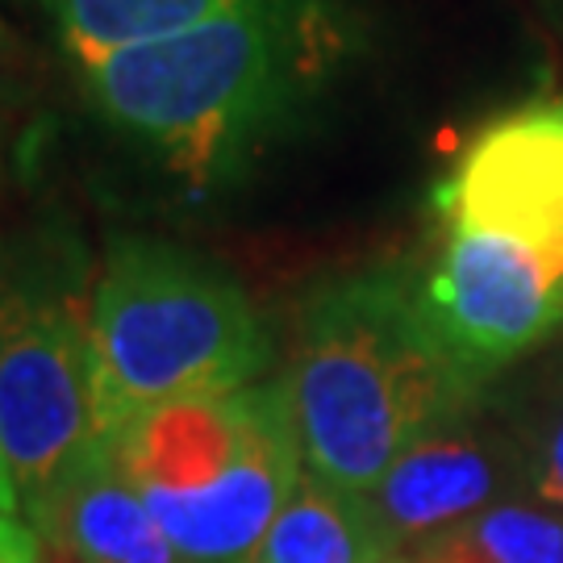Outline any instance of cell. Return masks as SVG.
<instances>
[{
  "instance_id": "cell-1",
  "label": "cell",
  "mask_w": 563,
  "mask_h": 563,
  "mask_svg": "<svg viewBox=\"0 0 563 563\" xmlns=\"http://www.w3.org/2000/svg\"><path fill=\"white\" fill-rule=\"evenodd\" d=\"M339 59L330 0H251L172 38L67 63L104 125L205 192L260 159Z\"/></svg>"
},
{
  "instance_id": "cell-2",
  "label": "cell",
  "mask_w": 563,
  "mask_h": 563,
  "mask_svg": "<svg viewBox=\"0 0 563 563\" xmlns=\"http://www.w3.org/2000/svg\"><path fill=\"white\" fill-rule=\"evenodd\" d=\"M481 376L401 272H355L301 301L284 376L305 472L367 497L413 443L467 422Z\"/></svg>"
},
{
  "instance_id": "cell-3",
  "label": "cell",
  "mask_w": 563,
  "mask_h": 563,
  "mask_svg": "<svg viewBox=\"0 0 563 563\" xmlns=\"http://www.w3.org/2000/svg\"><path fill=\"white\" fill-rule=\"evenodd\" d=\"M113 451L188 563H255L305 472L284 380L146 409Z\"/></svg>"
},
{
  "instance_id": "cell-4",
  "label": "cell",
  "mask_w": 563,
  "mask_h": 563,
  "mask_svg": "<svg viewBox=\"0 0 563 563\" xmlns=\"http://www.w3.org/2000/svg\"><path fill=\"white\" fill-rule=\"evenodd\" d=\"M92 342L109 430L159 405L246 388L267 363L260 313L222 263L139 234L104 246Z\"/></svg>"
},
{
  "instance_id": "cell-5",
  "label": "cell",
  "mask_w": 563,
  "mask_h": 563,
  "mask_svg": "<svg viewBox=\"0 0 563 563\" xmlns=\"http://www.w3.org/2000/svg\"><path fill=\"white\" fill-rule=\"evenodd\" d=\"M113 439L92 342V272L63 230L0 246V460L21 509Z\"/></svg>"
},
{
  "instance_id": "cell-6",
  "label": "cell",
  "mask_w": 563,
  "mask_h": 563,
  "mask_svg": "<svg viewBox=\"0 0 563 563\" xmlns=\"http://www.w3.org/2000/svg\"><path fill=\"white\" fill-rule=\"evenodd\" d=\"M422 305L455 360L484 380L563 325V246L451 230Z\"/></svg>"
},
{
  "instance_id": "cell-7",
  "label": "cell",
  "mask_w": 563,
  "mask_h": 563,
  "mask_svg": "<svg viewBox=\"0 0 563 563\" xmlns=\"http://www.w3.org/2000/svg\"><path fill=\"white\" fill-rule=\"evenodd\" d=\"M446 230L563 246V97L488 121L434 192Z\"/></svg>"
},
{
  "instance_id": "cell-8",
  "label": "cell",
  "mask_w": 563,
  "mask_h": 563,
  "mask_svg": "<svg viewBox=\"0 0 563 563\" xmlns=\"http://www.w3.org/2000/svg\"><path fill=\"white\" fill-rule=\"evenodd\" d=\"M522 472L526 460L501 439L455 422L409 446L363 501L393 560L401 563L418 547L467 526L488 505L514 497Z\"/></svg>"
},
{
  "instance_id": "cell-9",
  "label": "cell",
  "mask_w": 563,
  "mask_h": 563,
  "mask_svg": "<svg viewBox=\"0 0 563 563\" xmlns=\"http://www.w3.org/2000/svg\"><path fill=\"white\" fill-rule=\"evenodd\" d=\"M42 555L59 563H188L125 476L113 439L21 509Z\"/></svg>"
},
{
  "instance_id": "cell-10",
  "label": "cell",
  "mask_w": 563,
  "mask_h": 563,
  "mask_svg": "<svg viewBox=\"0 0 563 563\" xmlns=\"http://www.w3.org/2000/svg\"><path fill=\"white\" fill-rule=\"evenodd\" d=\"M255 563H397L363 497L301 472Z\"/></svg>"
},
{
  "instance_id": "cell-11",
  "label": "cell",
  "mask_w": 563,
  "mask_h": 563,
  "mask_svg": "<svg viewBox=\"0 0 563 563\" xmlns=\"http://www.w3.org/2000/svg\"><path fill=\"white\" fill-rule=\"evenodd\" d=\"M21 4H30L59 34L67 59H84L197 30L251 0H21Z\"/></svg>"
},
{
  "instance_id": "cell-12",
  "label": "cell",
  "mask_w": 563,
  "mask_h": 563,
  "mask_svg": "<svg viewBox=\"0 0 563 563\" xmlns=\"http://www.w3.org/2000/svg\"><path fill=\"white\" fill-rule=\"evenodd\" d=\"M460 530L488 563H563V509L543 497H505Z\"/></svg>"
},
{
  "instance_id": "cell-13",
  "label": "cell",
  "mask_w": 563,
  "mask_h": 563,
  "mask_svg": "<svg viewBox=\"0 0 563 563\" xmlns=\"http://www.w3.org/2000/svg\"><path fill=\"white\" fill-rule=\"evenodd\" d=\"M526 481L534 484L543 501L563 509V397L534 426V439L526 451Z\"/></svg>"
},
{
  "instance_id": "cell-14",
  "label": "cell",
  "mask_w": 563,
  "mask_h": 563,
  "mask_svg": "<svg viewBox=\"0 0 563 563\" xmlns=\"http://www.w3.org/2000/svg\"><path fill=\"white\" fill-rule=\"evenodd\" d=\"M401 563H488L481 547L472 543L463 530H451L443 539H434V543L418 547L413 555H405Z\"/></svg>"
},
{
  "instance_id": "cell-15",
  "label": "cell",
  "mask_w": 563,
  "mask_h": 563,
  "mask_svg": "<svg viewBox=\"0 0 563 563\" xmlns=\"http://www.w3.org/2000/svg\"><path fill=\"white\" fill-rule=\"evenodd\" d=\"M42 547L21 514H0V563H38Z\"/></svg>"
},
{
  "instance_id": "cell-16",
  "label": "cell",
  "mask_w": 563,
  "mask_h": 563,
  "mask_svg": "<svg viewBox=\"0 0 563 563\" xmlns=\"http://www.w3.org/2000/svg\"><path fill=\"white\" fill-rule=\"evenodd\" d=\"M21 67H25V42L18 25L0 13V76H21Z\"/></svg>"
},
{
  "instance_id": "cell-17",
  "label": "cell",
  "mask_w": 563,
  "mask_h": 563,
  "mask_svg": "<svg viewBox=\"0 0 563 563\" xmlns=\"http://www.w3.org/2000/svg\"><path fill=\"white\" fill-rule=\"evenodd\" d=\"M0 514H21L18 488H13L9 472H4V460H0Z\"/></svg>"
},
{
  "instance_id": "cell-18",
  "label": "cell",
  "mask_w": 563,
  "mask_h": 563,
  "mask_svg": "<svg viewBox=\"0 0 563 563\" xmlns=\"http://www.w3.org/2000/svg\"><path fill=\"white\" fill-rule=\"evenodd\" d=\"M0 184H4V139H0Z\"/></svg>"
},
{
  "instance_id": "cell-19",
  "label": "cell",
  "mask_w": 563,
  "mask_h": 563,
  "mask_svg": "<svg viewBox=\"0 0 563 563\" xmlns=\"http://www.w3.org/2000/svg\"><path fill=\"white\" fill-rule=\"evenodd\" d=\"M38 563H59V560H51V555H42V560Z\"/></svg>"
}]
</instances>
